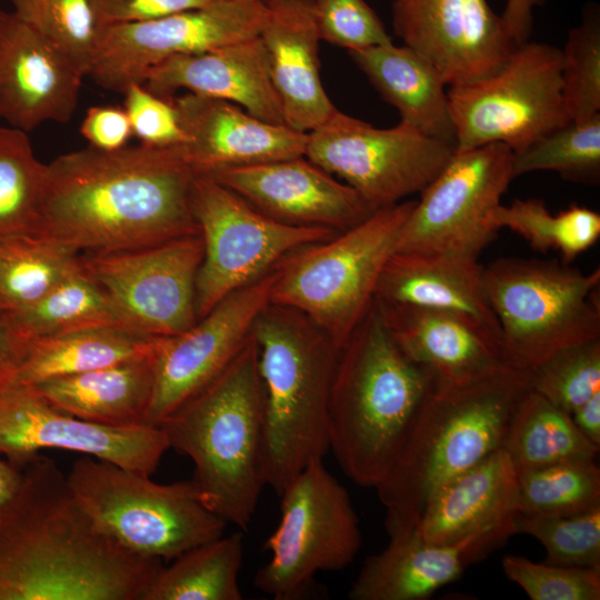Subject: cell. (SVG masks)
<instances>
[{
	"label": "cell",
	"instance_id": "16",
	"mask_svg": "<svg viewBox=\"0 0 600 600\" xmlns=\"http://www.w3.org/2000/svg\"><path fill=\"white\" fill-rule=\"evenodd\" d=\"M202 258L200 233L133 249L81 253L83 268L129 327L153 337L174 336L197 322L196 280Z\"/></svg>",
	"mask_w": 600,
	"mask_h": 600
},
{
	"label": "cell",
	"instance_id": "43",
	"mask_svg": "<svg viewBox=\"0 0 600 600\" xmlns=\"http://www.w3.org/2000/svg\"><path fill=\"white\" fill-rule=\"evenodd\" d=\"M530 383L571 414L600 391V338L557 351L530 371Z\"/></svg>",
	"mask_w": 600,
	"mask_h": 600
},
{
	"label": "cell",
	"instance_id": "18",
	"mask_svg": "<svg viewBox=\"0 0 600 600\" xmlns=\"http://www.w3.org/2000/svg\"><path fill=\"white\" fill-rule=\"evenodd\" d=\"M62 449L151 476L170 448L160 426L114 427L49 403L32 386L0 391V454L21 467L42 449Z\"/></svg>",
	"mask_w": 600,
	"mask_h": 600
},
{
	"label": "cell",
	"instance_id": "28",
	"mask_svg": "<svg viewBox=\"0 0 600 600\" xmlns=\"http://www.w3.org/2000/svg\"><path fill=\"white\" fill-rule=\"evenodd\" d=\"M518 512V470L501 448L454 477L426 503L418 529L431 543H454L472 533L510 529Z\"/></svg>",
	"mask_w": 600,
	"mask_h": 600
},
{
	"label": "cell",
	"instance_id": "10",
	"mask_svg": "<svg viewBox=\"0 0 600 600\" xmlns=\"http://www.w3.org/2000/svg\"><path fill=\"white\" fill-rule=\"evenodd\" d=\"M456 151L502 143L520 151L569 123L561 49L518 44L492 73L448 90Z\"/></svg>",
	"mask_w": 600,
	"mask_h": 600
},
{
	"label": "cell",
	"instance_id": "14",
	"mask_svg": "<svg viewBox=\"0 0 600 600\" xmlns=\"http://www.w3.org/2000/svg\"><path fill=\"white\" fill-rule=\"evenodd\" d=\"M512 154L502 143L454 151L420 192L394 252L478 260L499 231L491 213L514 179Z\"/></svg>",
	"mask_w": 600,
	"mask_h": 600
},
{
	"label": "cell",
	"instance_id": "8",
	"mask_svg": "<svg viewBox=\"0 0 600 600\" xmlns=\"http://www.w3.org/2000/svg\"><path fill=\"white\" fill-rule=\"evenodd\" d=\"M414 203L377 209L357 226L289 254L278 264L271 302L301 311L341 348L372 306Z\"/></svg>",
	"mask_w": 600,
	"mask_h": 600
},
{
	"label": "cell",
	"instance_id": "9",
	"mask_svg": "<svg viewBox=\"0 0 600 600\" xmlns=\"http://www.w3.org/2000/svg\"><path fill=\"white\" fill-rule=\"evenodd\" d=\"M507 363L531 371L557 351L600 338V269L500 258L483 270Z\"/></svg>",
	"mask_w": 600,
	"mask_h": 600
},
{
	"label": "cell",
	"instance_id": "38",
	"mask_svg": "<svg viewBox=\"0 0 600 600\" xmlns=\"http://www.w3.org/2000/svg\"><path fill=\"white\" fill-rule=\"evenodd\" d=\"M600 506L594 459H577L518 471V512L568 516Z\"/></svg>",
	"mask_w": 600,
	"mask_h": 600
},
{
	"label": "cell",
	"instance_id": "27",
	"mask_svg": "<svg viewBox=\"0 0 600 600\" xmlns=\"http://www.w3.org/2000/svg\"><path fill=\"white\" fill-rule=\"evenodd\" d=\"M483 270L484 266L474 259L393 252L382 269L374 299L451 312L502 348L500 324L489 301Z\"/></svg>",
	"mask_w": 600,
	"mask_h": 600
},
{
	"label": "cell",
	"instance_id": "52",
	"mask_svg": "<svg viewBox=\"0 0 600 600\" xmlns=\"http://www.w3.org/2000/svg\"><path fill=\"white\" fill-rule=\"evenodd\" d=\"M22 478V468L0 454V506L16 491Z\"/></svg>",
	"mask_w": 600,
	"mask_h": 600
},
{
	"label": "cell",
	"instance_id": "47",
	"mask_svg": "<svg viewBox=\"0 0 600 600\" xmlns=\"http://www.w3.org/2000/svg\"><path fill=\"white\" fill-rule=\"evenodd\" d=\"M99 28L159 19L216 0H90Z\"/></svg>",
	"mask_w": 600,
	"mask_h": 600
},
{
	"label": "cell",
	"instance_id": "22",
	"mask_svg": "<svg viewBox=\"0 0 600 600\" xmlns=\"http://www.w3.org/2000/svg\"><path fill=\"white\" fill-rule=\"evenodd\" d=\"M171 101L187 139L177 149L194 173L304 157L308 133L220 99L186 92Z\"/></svg>",
	"mask_w": 600,
	"mask_h": 600
},
{
	"label": "cell",
	"instance_id": "2",
	"mask_svg": "<svg viewBox=\"0 0 600 600\" xmlns=\"http://www.w3.org/2000/svg\"><path fill=\"white\" fill-rule=\"evenodd\" d=\"M194 172L177 147H92L48 163L34 233L80 253L133 249L200 233L190 192Z\"/></svg>",
	"mask_w": 600,
	"mask_h": 600
},
{
	"label": "cell",
	"instance_id": "51",
	"mask_svg": "<svg viewBox=\"0 0 600 600\" xmlns=\"http://www.w3.org/2000/svg\"><path fill=\"white\" fill-rule=\"evenodd\" d=\"M570 416L582 436L600 447V391L591 396Z\"/></svg>",
	"mask_w": 600,
	"mask_h": 600
},
{
	"label": "cell",
	"instance_id": "23",
	"mask_svg": "<svg viewBox=\"0 0 600 600\" xmlns=\"http://www.w3.org/2000/svg\"><path fill=\"white\" fill-rule=\"evenodd\" d=\"M388 534V546L363 563L350 588V599L426 600L456 581L467 566L506 541L513 531L484 530L448 544L426 541L418 527Z\"/></svg>",
	"mask_w": 600,
	"mask_h": 600
},
{
	"label": "cell",
	"instance_id": "36",
	"mask_svg": "<svg viewBox=\"0 0 600 600\" xmlns=\"http://www.w3.org/2000/svg\"><path fill=\"white\" fill-rule=\"evenodd\" d=\"M497 230L508 228L522 237L538 252L551 250L570 264L592 247L600 237V214L594 210L571 204L552 214L541 199H514L509 206L499 204L491 213Z\"/></svg>",
	"mask_w": 600,
	"mask_h": 600
},
{
	"label": "cell",
	"instance_id": "29",
	"mask_svg": "<svg viewBox=\"0 0 600 600\" xmlns=\"http://www.w3.org/2000/svg\"><path fill=\"white\" fill-rule=\"evenodd\" d=\"M349 56L380 96L393 106L401 121L456 149L447 83L417 51L389 42Z\"/></svg>",
	"mask_w": 600,
	"mask_h": 600
},
{
	"label": "cell",
	"instance_id": "4",
	"mask_svg": "<svg viewBox=\"0 0 600 600\" xmlns=\"http://www.w3.org/2000/svg\"><path fill=\"white\" fill-rule=\"evenodd\" d=\"M432 384L374 299L339 350L329 399V450L353 482L376 488L384 479Z\"/></svg>",
	"mask_w": 600,
	"mask_h": 600
},
{
	"label": "cell",
	"instance_id": "5",
	"mask_svg": "<svg viewBox=\"0 0 600 600\" xmlns=\"http://www.w3.org/2000/svg\"><path fill=\"white\" fill-rule=\"evenodd\" d=\"M160 427L170 448L194 464L206 504L227 524L247 530L267 486L263 466V389L252 338L203 389Z\"/></svg>",
	"mask_w": 600,
	"mask_h": 600
},
{
	"label": "cell",
	"instance_id": "3",
	"mask_svg": "<svg viewBox=\"0 0 600 600\" xmlns=\"http://www.w3.org/2000/svg\"><path fill=\"white\" fill-rule=\"evenodd\" d=\"M530 388V371L512 367L464 382L433 381L390 470L374 488L388 533L418 527L437 490L502 448Z\"/></svg>",
	"mask_w": 600,
	"mask_h": 600
},
{
	"label": "cell",
	"instance_id": "48",
	"mask_svg": "<svg viewBox=\"0 0 600 600\" xmlns=\"http://www.w3.org/2000/svg\"><path fill=\"white\" fill-rule=\"evenodd\" d=\"M80 132L89 147L101 151L122 149L132 137L126 110L114 106L90 107L81 122Z\"/></svg>",
	"mask_w": 600,
	"mask_h": 600
},
{
	"label": "cell",
	"instance_id": "19",
	"mask_svg": "<svg viewBox=\"0 0 600 600\" xmlns=\"http://www.w3.org/2000/svg\"><path fill=\"white\" fill-rule=\"evenodd\" d=\"M392 26L447 86L496 71L518 46L487 0H393Z\"/></svg>",
	"mask_w": 600,
	"mask_h": 600
},
{
	"label": "cell",
	"instance_id": "46",
	"mask_svg": "<svg viewBox=\"0 0 600 600\" xmlns=\"http://www.w3.org/2000/svg\"><path fill=\"white\" fill-rule=\"evenodd\" d=\"M122 94L132 136L141 144L172 148L187 141L171 98L159 97L138 83L129 86Z\"/></svg>",
	"mask_w": 600,
	"mask_h": 600
},
{
	"label": "cell",
	"instance_id": "37",
	"mask_svg": "<svg viewBox=\"0 0 600 600\" xmlns=\"http://www.w3.org/2000/svg\"><path fill=\"white\" fill-rule=\"evenodd\" d=\"M48 164L27 132L0 128V237L34 233L43 204Z\"/></svg>",
	"mask_w": 600,
	"mask_h": 600
},
{
	"label": "cell",
	"instance_id": "17",
	"mask_svg": "<svg viewBox=\"0 0 600 600\" xmlns=\"http://www.w3.org/2000/svg\"><path fill=\"white\" fill-rule=\"evenodd\" d=\"M278 264L227 296L189 329L159 338L146 424L160 426L236 358L251 337L257 317L271 302Z\"/></svg>",
	"mask_w": 600,
	"mask_h": 600
},
{
	"label": "cell",
	"instance_id": "24",
	"mask_svg": "<svg viewBox=\"0 0 600 600\" xmlns=\"http://www.w3.org/2000/svg\"><path fill=\"white\" fill-rule=\"evenodd\" d=\"M143 84L162 98L186 90L232 102L263 121L284 124L259 36L206 52L167 59L148 71Z\"/></svg>",
	"mask_w": 600,
	"mask_h": 600
},
{
	"label": "cell",
	"instance_id": "31",
	"mask_svg": "<svg viewBox=\"0 0 600 600\" xmlns=\"http://www.w3.org/2000/svg\"><path fill=\"white\" fill-rule=\"evenodd\" d=\"M160 337L108 327L23 341L14 384L79 374L151 356Z\"/></svg>",
	"mask_w": 600,
	"mask_h": 600
},
{
	"label": "cell",
	"instance_id": "33",
	"mask_svg": "<svg viewBox=\"0 0 600 600\" xmlns=\"http://www.w3.org/2000/svg\"><path fill=\"white\" fill-rule=\"evenodd\" d=\"M241 532L191 548L162 566L140 600H241Z\"/></svg>",
	"mask_w": 600,
	"mask_h": 600
},
{
	"label": "cell",
	"instance_id": "30",
	"mask_svg": "<svg viewBox=\"0 0 600 600\" xmlns=\"http://www.w3.org/2000/svg\"><path fill=\"white\" fill-rule=\"evenodd\" d=\"M152 356L32 387L52 406L83 420L114 427L148 426L146 418L153 390Z\"/></svg>",
	"mask_w": 600,
	"mask_h": 600
},
{
	"label": "cell",
	"instance_id": "50",
	"mask_svg": "<svg viewBox=\"0 0 600 600\" xmlns=\"http://www.w3.org/2000/svg\"><path fill=\"white\" fill-rule=\"evenodd\" d=\"M542 0H507L501 14L512 39L517 44L528 40L532 27L533 9Z\"/></svg>",
	"mask_w": 600,
	"mask_h": 600
},
{
	"label": "cell",
	"instance_id": "12",
	"mask_svg": "<svg viewBox=\"0 0 600 600\" xmlns=\"http://www.w3.org/2000/svg\"><path fill=\"white\" fill-rule=\"evenodd\" d=\"M190 202L203 242L196 280L197 319L292 252L340 232L279 222L204 173H194Z\"/></svg>",
	"mask_w": 600,
	"mask_h": 600
},
{
	"label": "cell",
	"instance_id": "35",
	"mask_svg": "<svg viewBox=\"0 0 600 600\" xmlns=\"http://www.w3.org/2000/svg\"><path fill=\"white\" fill-rule=\"evenodd\" d=\"M81 262V253L38 233L0 237V312L30 306Z\"/></svg>",
	"mask_w": 600,
	"mask_h": 600
},
{
	"label": "cell",
	"instance_id": "21",
	"mask_svg": "<svg viewBox=\"0 0 600 600\" xmlns=\"http://www.w3.org/2000/svg\"><path fill=\"white\" fill-rule=\"evenodd\" d=\"M83 78L48 39L0 10V119L24 132L48 121L67 123Z\"/></svg>",
	"mask_w": 600,
	"mask_h": 600
},
{
	"label": "cell",
	"instance_id": "53",
	"mask_svg": "<svg viewBox=\"0 0 600 600\" xmlns=\"http://www.w3.org/2000/svg\"><path fill=\"white\" fill-rule=\"evenodd\" d=\"M264 6L271 7L280 3L294 2V1H311V0H260Z\"/></svg>",
	"mask_w": 600,
	"mask_h": 600
},
{
	"label": "cell",
	"instance_id": "42",
	"mask_svg": "<svg viewBox=\"0 0 600 600\" xmlns=\"http://www.w3.org/2000/svg\"><path fill=\"white\" fill-rule=\"evenodd\" d=\"M562 52V91L572 121L600 114V19L589 8L579 26L568 32Z\"/></svg>",
	"mask_w": 600,
	"mask_h": 600
},
{
	"label": "cell",
	"instance_id": "49",
	"mask_svg": "<svg viewBox=\"0 0 600 600\" xmlns=\"http://www.w3.org/2000/svg\"><path fill=\"white\" fill-rule=\"evenodd\" d=\"M23 341L10 329L0 312V391L14 384Z\"/></svg>",
	"mask_w": 600,
	"mask_h": 600
},
{
	"label": "cell",
	"instance_id": "15",
	"mask_svg": "<svg viewBox=\"0 0 600 600\" xmlns=\"http://www.w3.org/2000/svg\"><path fill=\"white\" fill-rule=\"evenodd\" d=\"M267 10L260 0H216L154 20L101 27L88 76L123 93L143 84L148 71L167 59L259 36Z\"/></svg>",
	"mask_w": 600,
	"mask_h": 600
},
{
	"label": "cell",
	"instance_id": "32",
	"mask_svg": "<svg viewBox=\"0 0 600 600\" xmlns=\"http://www.w3.org/2000/svg\"><path fill=\"white\" fill-rule=\"evenodd\" d=\"M2 313L22 341L97 328L131 329L82 262L34 303Z\"/></svg>",
	"mask_w": 600,
	"mask_h": 600
},
{
	"label": "cell",
	"instance_id": "40",
	"mask_svg": "<svg viewBox=\"0 0 600 600\" xmlns=\"http://www.w3.org/2000/svg\"><path fill=\"white\" fill-rule=\"evenodd\" d=\"M12 11L88 76L99 26L90 0H9Z\"/></svg>",
	"mask_w": 600,
	"mask_h": 600
},
{
	"label": "cell",
	"instance_id": "6",
	"mask_svg": "<svg viewBox=\"0 0 600 600\" xmlns=\"http://www.w3.org/2000/svg\"><path fill=\"white\" fill-rule=\"evenodd\" d=\"M251 336L263 389L264 478L280 494L329 451V399L340 348L304 313L272 302Z\"/></svg>",
	"mask_w": 600,
	"mask_h": 600
},
{
	"label": "cell",
	"instance_id": "13",
	"mask_svg": "<svg viewBox=\"0 0 600 600\" xmlns=\"http://www.w3.org/2000/svg\"><path fill=\"white\" fill-rule=\"evenodd\" d=\"M454 151L407 122L381 129L337 109L308 132L304 157L377 210L421 192Z\"/></svg>",
	"mask_w": 600,
	"mask_h": 600
},
{
	"label": "cell",
	"instance_id": "11",
	"mask_svg": "<svg viewBox=\"0 0 600 600\" xmlns=\"http://www.w3.org/2000/svg\"><path fill=\"white\" fill-rule=\"evenodd\" d=\"M279 496L280 521L264 543L270 559L253 582L274 600H296L317 573L348 567L362 536L347 489L323 459L310 462Z\"/></svg>",
	"mask_w": 600,
	"mask_h": 600
},
{
	"label": "cell",
	"instance_id": "1",
	"mask_svg": "<svg viewBox=\"0 0 600 600\" xmlns=\"http://www.w3.org/2000/svg\"><path fill=\"white\" fill-rule=\"evenodd\" d=\"M21 468L0 506V600H140L163 562L100 531L52 459Z\"/></svg>",
	"mask_w": 600,
	"mask_h": 600
},
{
	"label": "cell",
	"instance_id": "41",
	"mask_svg": "<svg viewBox=\"0 0 600 600\" xmlns=\"http://www.w3.org/2000/svg\"><path fill=\"white\" fill-rule=\"evenodd\" d=\"M513 527L543 544L546 563L600 568V506L568 516L517 512Z\"/></svg>",
	"mask_w": 600,
	"mask_h": 600
},
{
	"label": "cell",
	"instance_id": "39",
	"mask_svg": "<svg viewBox=\"0 0 600 600\" xmlns=\"http://www.w3.org/2000/svg\"><path fill=\"white\" fill-rule=\"evenodd\" d=\"M541 170L556 171L571 182L598 184L600 114L584 122L570 121L513 152V178Z\"/></svg>",
	"mask_w": 600,
	"mask_h": 600
},
{
	"label": "cell",
	"instance_id": "44",
	"mask_svg": "<svg viewBox=\"0 0 600 600\" xmlns=\"http://www.w3.org/2000/svg\"><path fill=\"white\" fill-rule=\"evenodd\" d=\"M507 578L532 600H599L600 568L537 563L519 556H504Z\"/></svg>",
	"mask_w": 600,
	"mask_h": 600
},
{
	"label": "cell",
	"instance_id": "45",
	"mask_svg": "<svg viewBox=\"0 0 600 600\" xmlns=\"http://www.w3.org/2000/svg\"><path fill=\"white\" fill-rule=\"evenodd\" d=\"M320 40L349 51L392 42L366 0H311Z\"/></svg>",
	"mask_w": 600,
	"mask_h": 600
},
{
	"label": "cell",
	"instance_id": "7",
	"mask_svg": "<svg viewBox=\"0 0 600 600\" xmlns=\"http://www.w3.org/2000/svg\"><path fill=\"white\" fill-rule=\"evenodd\" d=\"M67 479L97 528L144 558L170 562L221 537L227 526L192 479L157 483L150 476L90 456L78 458Z\"/></svg>",
	"mask_w": 600,
	"mask_h": 600
},
{
	"label": "cell",
	"instance_id": "34",
	"mask_svg": "<svg viewBox=\"0 0 600 600\" xmlns=\"http://www.w3.org/2000/svg\"><path fill=\"white\" fill-rule=\"evenodd\" d=\"M502 448L518 471L594 459L599 451L578 430L569 413L531 388L512 414Z\"/></svg>",
	"mask_w": 600,
	"mask_h": 600
},
{
	"label": "cell",
	"instance_id": "25",
	"mask_svg": "<svg viewBox=\"0 0 600 600\" xmlns=\"http://www.w3.org/2000/svg\"><path fill=\"white\" fill-rule=\"evenodd\" d=\"M259 37L267 52L269 74L284 124L304 133L312 131L337 108L321 81V40L310 1L268 7Z\"/></svg>",
	"mask_w": 600,
	"mask_h": 600
},
{
	"label": "cell",
	"instance_id": "20",
	"mask_svg": "<svg viewBox=\"0 0 600 600\" xmlns=\"http://www.w3.org/2000/svg\"><path fill=\"white\" fill-rule=\"evenodd\" d=\"M208 174L257 210L289 226L342 232L374 211L354 189L306 157L227 168Z\"/></svg>",
	"mask_w": 600,
	"mask_h": 600
},
{
	"label": "cell",
	"instance_id": "26",
	"mask_svg": "<svg viewBox=\"0 0 600 600\" xmlns=\"http://www.w3.org/2000/svg\"><path fill=\"white\" fill-rule=\"evenodd\" d=\"M376 301L400 349L437 383L464 382L510 367L499 343L457 314Z\"/></svg>",
	"mask_w": 600,
	"mask_h": 600
}]
</instances>
